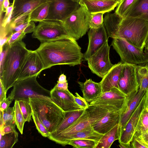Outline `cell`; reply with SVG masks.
I'll list each match as a JSON object with an SVG mask.
<instances>
[{"label": "cell", "instance_id": "cell-1", "mask_svg": "<svg viewBox=\"0 0 148 148\" xmlns=\"http://www.w3.org/2000/svg\"><path fill=\"white\" fill-rule=\"evenodd\" d=\"M76 40L70 36L41 43L36 51L40 57L44 70L57 65L75 66L84 60V54Z\"/></svg>", "mask_w": 148, "mask_h": 148}, {"label": "cell", "instance_id": "cell-2", "mask_svg": "<svg viewBox=\"0 0 148 148\" xmlns=\"http://www.w3.org/2000/svg\"><path fill=\"white\" fill-rule=\"evenodd\" d=\"M5 48L4 58L0 64V81L7 92L17 81L23 62L31 50L22 40Z\"/></svg>", "mask_w": 148, "mask_h": 148}, {"label": "cell", "instance_id": "cell-3", "mask_svg": "<svg viewBox=\"0 0 148 148\" xmlns=\"http://www.w3.org/2000/svg\"><path fill=\"white\" fill-rule=\"evenodd\" d=\"M32 110L50 133L54 132L64 119L65 112L49 98H29Z\"/></svg>", "mask_w": 148, "mask_h": 148}, {"label": "cell", "instance_id": "cell-4", "mask_svg": "<svg viewBox=\"0 0 148 148\" xmlns=\"http://www.w3.org/2000/svg\"><path fill=\"white\" fill-rule=\"evenodd\" d=\"M148 37V21L140 18L126 17L122 18L115 38H123L144 50Z\"/></svg>", "mask_w": 148, "mask_h": 148}, {"label": "cell", "instance_id": "cell-5", "mask_svg": "<svg viewBox=\"0 0 148 148\" xmlns=\"http://www.w3.org/2000/svg\"><path fill=\"white\" fill-rule=\"evenodd\" d=\"M108 110L94 105H88L82 115L67 129L48 138L56 143L62 145L66 140L75 133L92 127V125L102 119Z\"/></svg>", "mask_w": 148, "mask_h": 148}, {"label": "cell", "instance_id": "cell-6", "mask_svg": "<svg viewBox=\"0 0 148 148\" xmlns=\"http://www.w3.org/2000/svg\"><path fill=\"white\" fill-rule=\"evenodd\" d=\"M91 15L84 6L80 5L77 9L61 21L68 34L77 40L85 35L90 28Z\"/></svg>", "mask_w": 148, "mask_h": 148}, {"label": "cell", "instance_id": "cell-7", "mask_svg": "<svg viewBox=\"0 0 148 148\" xmlns=\"http://www.w3.org/2000/svg\"><path fill=\"white\" fill-rule=\"evenodd\" d=\"M35 75L17 80L11 92L14 100H27L29 98H50V91L42 86L38 82Z\"/></svg>", "mask_w": 148, "mask_h": 148}, {"label": "cell", "instance_id": "cell-8", "mask_svg": "<svg viewBox=\"0 0 148 148\" xmlns=\"http://www.w3.org/2000/svg\"><path fill=\"white\" fill-rule=\"evenodd\" d=\"M111 45L118 54L121 62L137 65L148 63V53L144 51L124 39L116 37L112 38Z\"/></svg>", "mask_w": 148, "mask_h": 148}, {"label": "cell", "instance_id": "cell-9", "mask_svg": "<svg viewBox=\"0 0 148 148\" xmlns=\"http://www.w3.org/2000/svg\"><path fill=\"white\" fill-rule=\"evenodd\" d=\"M32 36L43 43L70 36L61 21L44 20L36 26Z\"/></svg>", "mask_w": 148, "mask_h": 148}, {"label": "cell", "instance_id": "cell-10", "mask_svg": "<svg viewBox=\"0 0 148 148\" xmlns=\"http://www.w3.org/2000/svg\"><path fill=\"white\" fill-rule=\"evenodd\" d=\"M110 48L108 41L87 60L91 72L102 78L114 65L109 58Z\"/></svg>", "mask_w": 148, "mask_h": 148}, {"label": "cell", "instance_id": "cell-11", "mask_svg": "<svg viewBox=\"0 0 148 148\" xmlns=\"http://www.w3.org/2000/svg\"><path fill=\"white\" fill-rule=\"evenodd\" d=\"M127 96L118 88L114 87L103 92L90 104L101 107L109 111H120L124 105Z\"/></svg>", "mask_w": 148, "mask_h": 148}, {"label": "cell", "instance_id": "cell-12", "mask_svg": "<svg viewBox=\"0 0 148 148\" xmlns=\"http://www.w3.org/2000/svg\"><path fill=\"white\" fill-rule=\"evenodd\" d=\"M48 15L45 20L62 21L79 7L78 3L71 0H49Z\"/></svg>", "mask_w": 148, "mask_h": 148}, {"label": "cell", "instance_id": "cell-13", "mask_svg": "<svg viewBox=\"0 0 148 148\" xmlns=\"http://www.w3.org/2000/svg\"><path fill=\"white\" fill-rule=\"evenodd\" d=\"M146 99V92L138 107L132 114L128 120L120 131L118 140L119 143H122L131 148V142L141 113L145 105Z\"/></svg>", "mask_w": 148, "mask_h": 148}, {"label": "cell", "instance_id": "cell-14", "mask_svg": "<svg viewBox=\"0 0 148 148\" xmlns=\"http://www.w3.org/2000/svg\"><path fill=\"white\" fill-rule=\"evenodd\" d=\"M136 65L125 63L119 79L118 88L127 96L139 88Z\"/></svg>", "mask_w": 148, "mask_h": 148}, {"label": "cell", "instance_id": "cell-15", "mask_svg": "<svg viewBox=\"0 0 148 148\" xmlns=\"http://www.w3.org/2000/svg\"><path fill=\"white\" fill-rule=\"evenodd\" d=\"M44 70L42 61L36 51L31 50L21 67L17 80L38 75Z\"/></svg>", "mask_w": 148, "mask_h": 148}, {"label": "cell", "instance_id": "cell-16", "mask_svg": "<svg viewBox=\"0 0 148 148\" xmlns=\"http://www.w3.org/2000/svg\"><path fill=\"white\" fill-rule=\"evenodd\" d=\"M88 44L84 54V59L87 61L108 41V37L103 24L97 28H90L88 32Z\"/></svg>", "mask_w": 148, "mask_h": 148}, {"label": "cell", "instance_id": "cell-17", "mask_svg": "<svg viewBox=\"0 0 148 148\" xmlns=\"http://www.w3.org/2000/svg\"><path fill=\"white\" fill-rule=\"evenodd\" d=\"M50 94L51 100L65 112L84 109L76 103L74 95L69 90L59 89L54 87Z\"/></svg>", "mask_w": 148, "mask_h": 148}, {"label": "cell", "instance_id": "cell-18", "mask_svg": "<svg viewBox=\"0 0 148 148\" xmlns=\"http://www.w3.org/2000/svg\"><path fill=\"white\" fill-rule=\"evenodd\" d=\"M146 91L139 88L127 96L124 105L120 111L119 124V132L138 107Z\"/></svg>", "mask_w": 148, "mask_h": 148}, {"label": "cell", "instance_id": "cell-19", "mask_svg": "<svg viewBox=\"0 0 148 148\" xmlns=\"http://www.w3.org/2000/svg\"><path fill=\"white\" fill-rule=\"evenodd\" d=\"M120 3L114 1L79 0L80 5L84 6L91 14L105 13L114 10Z\"/></svg>", "mask_w": 148, "mask_h": 148}, {"label": "cell", "instance_id": "cell-20", "mask_svg": "<svg viewBox=\"0 0 148 148\" xmlns=\"http://www.w3.org/2000/svg\"><path fill=\"white\" fill-rule=\"evenodd\" d=\"M125 63L120 62L114 64L102 78L100 82L103 92L109 91L114 87L118 88L119 79Z\"/></svg>", "mask_w": 148, "mask_h": 148}, {"label": "cell", "instance_id": "cell-21", "mask_svg": "<svg viewBox=\"0 0 148 148\" xmlns=\"http://www.w3.org/2000/svg\"><path fill=\"white\" fill-rule=\"evenodd\" d=\"M120 111H108L102 119L92 125V128L100 134H105L119 124Z\"/></svg>", "mask_w": 148, "mask_h": 148}, {"label": "cell", "instance_id": "cell-22", "mask_svg": "<svg viewBox=\"0 0 148 148\" xmlns=\"http://www.w3.org/2000/svg\"><path fill=\"white\" fill-rule=\"evenodd\" d=\"M49 0H13L14 5L11 21L25 13H30Z\"/></svg>", "mask_w": 148, "mask_h": 148}, {"label": "cell", "instance_id": "cell-23", "mask_svg": "<svg viewBox=\"0 0 148 148\" xmlns=\"http://www.w3.org/2000/svg\"><path fill=\"white\" fill-rule=\"evenodd\" d=\"M82 90L83 97L88 102L90 103L100 96L103 93L100 82L86 79L84 82H78Z\"/></svg>", "mask_w": 148, "mask_h": 148}, {"label": "cell", "instance_id": "cell-24", "mask_svg": "<svg viewBox=\"0 0 148 148\" xmlns=\"http://www.w3.org/2000/svg\"><path fill=\"white\" fill-rule=\"evenodd\" d=\"M85 109L65 112V116L64 119L56 129L49 134L48 137L58 134L70 126L82 115Z\"/></svg>", "mask_w": 148, "mask_h": 148}, {"label": "cell", "instance_id": "cell-25", "mask_svg": "<svg viewBox=\"0 0 148 148\" xmlns=\"http://www.w3.org/2000/svg\"><path fill=\"white\" fill-rule=\"evenodd\" d=\"M122 18L115 13H108L105 15L103 25L108 37L112 38L115 37Z\"/></svg>", "mask_w": 148, "mask_h": 148}, {"label": "cell", "instance_id": "cell-26", "mask_svg": "<svg viewBox=\"0 0 148 148\" xmlns=\"http://www.w3.org/2000/svg\"><path fill=\"white\" fill-rule=\"evenodd\" d=\"M120 136L119 124L104 134L98 142L96 148H110Z\"/></svg>", "mask_w": 148, "mask_h": 148}, {"label": "cell", "instance_id": "cell-27", "mask_svg": "<svg viewBox=\"0 0 148 148\" xmlns=\"http://www.w3.org/2000/svg\"><path fill=\"white\" fill-rule=\"evenodd\" d=\"M104 134H100L95 131L93 129L84 130L77 132L69 136L63 143L62 146L68 145L69 141L73 139H86L99 142Z\"/></svg>", "mask_w": 148, "mask_h": 148}, {"label": "cell", "instance_id": "cell-28", "mask_svg": "<svg viewBox=\"0 0 148 148\" xmlns=\"http://www.w3.org/2000/svg\"><path fill=\"white\" fill-rule=\"evenodd\" d=\"M126 17L140 18L148 22V0H139Z\"/></svg>", "mask_w": 148, "mask_h": 148}, {"label": "cell", "instance_id": "cell-29", "mask_svg": "<svg viewBox=\"0 0 148 148\" xmlns=\"http://www.w3.org/2000/svg\"><path fill=\"white\" fill-rule=\"evenodd\" d=\"M50 2L44 3L32 11L30 15L29 21L39 22L44 20L48 15Z\"/></svg>", "mask_w": 148, "mask_h": 148}, {"label": "cell", "instance_id": "cell-30", "mask_svg": "<svg viewBox=\"0 0 148 148\" xmlns=\"http://www.w3.org/2000/svg\"><path fill=\"white\" fill-rule=\"evenodd\" d=\"M136 71L139 89L146 91L148 89V66L136 65Z\"/></svg>", "mask_w": 148, "mask_h": 148}, {"label": "cell", "instance_id": "cell-31", "mask_svg": "<svg viewBox=\"0 0 148 148\" xmlns=\"http://www.w3.org/2000/svg\"><path fill=\"white\" fill-rule=\"evenodd\" d=\"M148 131V104L146 99L145 105L140 114L135 133L142 135Z\"/></svg>", "mask_w": 148, "mask_h": 148}, {"label": "cell", "instance_id": "cell-32", "mask_svg": "<svg viewBox=\"0 0 148 148\" xmlns=\"http://www.w3.org/2000/svg\"><path fill=\"white\" fill-rule=\"evenodd\" d=\"M139 0H121L117 6L115 13L122 18L126 17Z\"/></svg>", "mask_w": 148, "mask_h": 148}, {"label": "cell", "instance_id": "cell-33", "mask_svg": "<svg viewBox=\"0 0 148 148\" xmlns=\"http://www.w3.org/2000/svg\"><path fill=\"white\" fill-rule=\"evenodd\" d=\"M18 140V133L16 131L0 134V148H11Z\"/></svg>", "mask_w": 148, "mask_h": 148}, {"label": "cell", "instance_id": "cell-34", "mask_svg": "<svg viewBox=\"0 0 148 148\" xmlns=\"http://www.w3.org/2000/svg\"><path fill=\"white\" fill-rule=\"evenodd\" d=\"M13 108L15 123L17 129L22 134L23 133L24 125L25 122L20 109L18 100H15Z\"/></svg>", "mask_w": 148, "mask_h": 148}, {"label": "cell", "instance_id": "cell-35", "mask_svg": "<svg viewBox=\"0 0 148 148\" xmlns=\"http://www.w3.org/2000/svg\"><path fill=\"white\" fill-rule=\"evenodd\" d=\"M98 142L86 139H73L70 140L68 145L76 148H96Z\"/></svg>", "mask_w": 148, "mask_h": 148}, {"label": "cell", "instance_id": "cell-36", "mask_svg": "<svg viewBox=\"0 0 148 148\" xmlns=\"http://www.w3.org/2000/svg\"><path fill=\"white\" fill-rule=\"evenodd\" d=\"M18 101L25 121L30 122L31 120L32 110L29 102V99L19 100Z\"/></svg>", "mask_w": 148, "mask_h": 148}, {"label": "cell", "instance_id": "cell-37", "mask_svg": "<svg viewBox=\"0 0 148 148\" xmlns=\"http://www.w3.org/2000/svg\"><path fill=\"white\" fill-rule=\"evenodd\" d=\"M32 119L38 132L43 136L48 137L50 133L40 120L36 112L32 110Z\"/></svg>", "mask_w": 148, "mask_h": 148}, {"label": "cell", "instance_id": "cell-38", "mask_svg": "<svg viewBox=\"0 0 148 148\" xmlns=\"http://www.w3.org/2000/svg\"><path fill=\"white\" fill-rule=\"evenodd\" d=\"M36 26L34 22L28 21L23 24L15 27L12 30V32L22 31L27 34L33 32L35 30Z\"/></svg>", "mask_w": 148, "mask_h": 148}, {"label": "cell", "instance_id": "cell-39", "mask_svg": "<svg viewBox=\"0 0 148 148\" xmlns=\"http://www.w3.org/2000/svg\"><path fill=\"white\" fill-rule=\"evenodd\" d=\"M31 13L22 14L11 21L8 26L9 32L12 34L13 29L15 27L25 22L29 21V16Z\"/></svg>", "mask_w": 148, "mask_h": 148}, {"label": "cell", "instance_id": "cell-40", "mask_svg": "<svg viewBox=\"0 0 148 148\" xmlns=\"http://www.w3.org/2000/svg\"><path fill=\"white\" fill-rule=\"evenodd\" d=\"M103 13H100L91 15L90 21V28H98L103 24Z\"/></svg>", "mask_w": 148, "mask_h": 148}, {"label": "cell", "instance_id": "cell-41", "mask_svg": "<svg viewBox=\"0 0 148 148\" xmlns=\"http://www.w3.org/2000/svg\"><path fill=\"white\" fill-rule=\"evenodd\" d=\"M26 34L22 31L14 32L12 34L6 42L3 45L6 48H8L14 43L22 40Z\"/></svg>", "mask_w": 148, "mask_h": 148}, {"label": "cell", "instance_id": "cell-42", "mask_svg": "<svg viewBox=\"0 0 148 148\" xmlns=\"http://www.w3.org/2000/svg\"><path fill=\"white\" fill-rule=\"evenodd\" d=\"M132 148H148V145L145 142L142 135L134 134L130 143Z\"/></svg>", "mask_w": 148, "mask_h": 148}, {"label": "cell", "instance_id": "cell-43", "mask_svg": "<svg viewBox=\"0 0 148 148\" xmlns=\"http://www.w3.org/2000/svg\"><path fill=\"white\" fill-rule=\"evenodd\" d=\"M4 126L15 123L14 119L13 108L9 107L2 111Z\"/></svg>", "mask_w": 148, "mask_h": 148}, {"label": "cell", "instance_id": "cell-44", "mask_svg": "<svg viewBox=\"0 0 148 148\" xmlns=\"http://www.w3.org/2000/svg\"><path fill=\"white\" fill-rule=\"evenodd\" d=\"M13 100V96L12 93L11 92L8 97L4 101L0 103V111H3L7 109L9 107L10 104Z\"/></svg>", "mask_w": 148, "mask_h": 148}, {"label": "cell", "instance_id": "cell-45", "mask_svg": "<svg viewBox=\"0 0 148 148\" xmlns=\"http://www.w3.org/2000/svg\"><path fill=\"white\" fill-rule=\"evenodd\" d=\"M75 95H74V98L76 103L83 109L87 108L88 105L86 100L80 96L77 92L75 93Z\"/></svg>", "mask_w": 148, "mask_h": 148}, {"label": "cell", "instance_id": "cell-46", "mask_svg": "<svg viewBox=\"0 0 148 148\" xmlns=\"http://www.w3.org/2000/svg\"><path fill=\"white\" fill-rule=\"evenodd\" d=\"M15 123L5 126L2 131H0V134L8 133L16 131Z\"/></svg>", "mask_w": 148, "mask_h": 148}, {"label": "cell", "instance_id": "cell-47", "mask_svg": "<svg viewBox=\"0 0 148 148\" xmlns=\"http://www.w3.org/2000/svg\"><path fill=\"white\" fill-rule=\"evenodd\" d=\"M0 103L4 101L6 99V94L7 92L5 90L4 87L1 83L0 81Z\"/></svg>", "mask_w": 148, "mask_h": 148}, {"label": "cell", "instance_id": "cell-48", "mask_svg": "<svg viewBox=\"0 0 148 148\" xmlns=\"http://www.w3.org/2000/svg\"><path fill=\"white\" fill-rule=\"evenodd\" d=\"M54 87L56 88L64 90H68L67 82L63 83L57 82Z\"/></svg>", "mask_w": 148, "mask_h": 148}, {"label": "cell", "instance_id": "cell-49", "mask_svg": "<svg viewBox=\"0 0 148 148\" xmlns=\"http://www.w3.org/2000/svg\"><path fill=\"white\" fill-rule=\"evenodd\" d=\"M14 3L13 2L12 5L9 6L7 8L5 12V14L2 20H3L6 19L12 12L14 8Z\"/></svg>", "mask_w": 148, "mask_h": 148}, {"label": "cell", "instance_id": "cell-50", "mask_svg": "<svg viewBox=\"0 0 148 148\" xmlns=\"http://www.w3.org/2000/svg\"><path fill=\"white\" fill-rule=\"evenodd\" d=\"M10 3L9 0H4L3 6V12H5L7 8L10 6Z\"/></svg>", "mask_w": 148, "mask_h": 148}, {"label": "cell", "instance_id": "cell-51", "mask_svg": "<svg viewBox=\"0 0 148 148\" xmlns=\"http://www.w3.org/2000/svg\"><path fill=\"white\" fill-rule=\"evenodd\" d=\"M67 82L66 80V76L64 74H61L58 78V82L59 83H63Z\"/></svg>", "mask_w": 148, "mask_h": 148}, {"label": "cell", "instance_id": "cell-52", "mask_svg": "<svg viewBox=\"0 0 148 148\" xmlns=\"http://www.w3.org/2000/svg\"><path fill=\"white\" fill-rule=\"evenodd\" d=\"M0 131H2L4 127V125L3 119V112L0 111Z\"/></svg>", "mask_w": 148, "mask_h": 148}, {"label": "cell", "instance_id": "cell-53", "mask_svg": "<svg viewBox=\"0 0 148 148\" xmlns=\"http://www.w3.org/2000/svg\"><path fill=\"white\" fill-rule=\"evenodd\" d=\"M142 136L144 141L148 145V131L143 133Z\"/></svg>", "mask_w": 148, "mask_h": 148}, {"label": "cell", "instance_id": "cell-54", "mask_svg": "<svg viewBox=\"0 0 148 148\" xmlns=\"http://www.w3.org/2000/svg\"><path fill=\"white\" fill-rule=\"evenodd\" d=\"M4 0H0V20L2 19V15L3 13V2Z\"/></svg>", "mask_w": 148, "mask_h": 148}, {"label": "cell", "instance_id": "cell-55", "mask_svg": "<svg viewBox=\"0 0 148 148\" xmlns=\"http://www.w3.org/2000/svg\"><path fill=\"white\" fill-rule=\"evenodd\" d=\"M119 147L121 148H130V147L127 145L122 143H119Z\"/></svg>", "mask_w": 148, "mask_h": 148}, {"label": "cell", "instance_id": "cell-56", "mask_svg": "<svg viewBox=\"0 0 148 148\" xmlns=\"http://www.w3.org/2000/svg\"><path fill=\"white\" fill-rule=\"evenodd\" d=\"M145 48L146 51L148 53V37L146 42Z\"/></svg>", "mask_w": 148, "mask_h": 148}, {"label": "cell", "instance_id": "cell-57", "mask_svg": "<svg viewBox=\"0 0 148 148\" xmlns=\"http://www.w3.org/2000/svg\"><path fill=\"white\" fill-rule=\"evenodd\" d=\"M146 101L148 104V89L146 92Z\"/></svg>", "mask_w": 148, "mask_h": 148}, {"label": "cell", "instance_id": "cell-58", "mask_svg": "<svg viewBox=\"0 0 148 148\" xmlns=\"http://www.w3.org/2000/svg\"><path fill=\"white\" fill-rule=\"evenodd\" d=\"M106 0V1H118L120 3L121 1V0Z\"/></svg>", "mask_w": 148, "mask_h": 148}, {"label": "cell", "instance_id": "cell-59", "mask_svg": "<svg viewBox=\"0 0 148 148\" xmlns=\"http://www.w3.org/2000/svg\"><path fill=\"white\" fill-rule=\"evenodd\" d=\"M72 0V1H75V2H78V3H79V0Z\"/></svg>", "mask_w": 148, "mask_h": 148}]
</instances>
